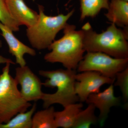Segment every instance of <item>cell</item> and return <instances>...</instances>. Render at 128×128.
<instances>
[{"instance_id":"e0dca14e","label":"cell","mask_w":128,"mask_h":128,"mask_svg":"<svg viewBox=\"0 0 128 128\" xmlns=\"http://www.w3.org/2000/svg\"><path fill=\"white\" fill-rule=\"evenodd\" d=\"M84 110H82L76 118L73 128H89L98 122V118L95 114L96 108L92 104Z\"/></svg>"},{"instance_id":"7402d4cb","label":"cell","mask_w":128,"mask_h":128,"mask_svg":"<svg viewBox=\"0 0 128 128\" xmlns=\"http://www.w3.org/2000/svg\"><path fill=\"white\" fill-rule=\"evenodd\" d=\"M124 0L127 1H128V0Z\"/></svg>"},{"instance_id":"52a82bcc","label":"cell","mask_w":128,"mask_h":128,"mask_svg":"<svg viewBox=\"0 0 128 128\" xmlns=\"http://www.w3.org/2000/svg\"><path fill=\"white\" fill-rule=\"evenodd\" d=\"M75 90L80 102H86L89 95L100 92L103 85L114 84L115 78L105 77L98 72L86 71L76 73Z\"/></svg>"},{"instance_id":"ac0fdd59","label":"cell","mask_w":128,"mask_h":128,"mask_svg":"<svg viewBox=\"0 0 128 128\" xmlns=\"http://www.w3.org/2000/svg\"><path fill=\"white\" fill-rule=\"evenodd\" d=\"M0 22L14 32L19 31L20 25L10 13L5 0H0Z\"/></svg>"},{"instance_id":"8fae6325","label":"cell","mask_w":128,"mask_h":128,"mask_svg":"<svg viewBox=\"0 0 128 128\" xmlns=\"http://www.w3.org/2000/svg\"><path fill=\"white\" fill-rule=\"evenodd\" d=\"M5 2L12 17L20 25L28 28L37 23L39 14L28 7L24 0H5Z\"/></svg>"},{"instance_id":"277c9868","label":"cell","mask_w":128,"mask_h":128,"mask_svg":"<svg viewBox=\"0 0 128 128\" xmlns=\"http://www.w3.org/2000/svg\"><path fill=\"white\" fill-rule=\"evenodd\" d=\"M39 18L37 23L27 28L26 36L33 48L38 50L48 48L54 41L57 34L63 30L69 19L73 16L74 9L67 14L48 16L45 14L44 7L38 6Z\"/></svg>"},{"instance_id":"d6986e66","label":"cell","mask_w":128,"mask_h":128,"mask_svg":"<svg viewBox=\"0 0 128 128\" xmlns=\"http://www.w3.org/2000/svg\"><path fill=\"white\" fill-rule=\"evenodd\" d=\"M114 86L119 87L125 104L124 108L128 109V66L116 75Z\"/></svg>"},{"instance_id":"9a60e30c","label":"cell","mask_w":128,"mask_h":128,"mask_svg":"<svg viewBox=\"0 0 128 128\" xmlns=\"http://www.w3.org/2000/svg\"><path fill=\"white\" fill-rule=\"evenodd\" d=\"M36 108L34 104L28 111L18 113L7 122L0 124V128H32V118Z\"/></svg>"},{"instance_id":"ffe728a7","label":"cell","mask_w":128,"mask_h":128,"mask_svg":"<svg viewBox=\"0 0 128 128\" xmlns=\"http://www.w3.org/2000/svg\"><path fill=\"white\" fill-rule=\"evenodd\" d=\"M7 63H10V64H16V63L12 60L3 57L2 56L0 55V64H6Z\"/></svg>"},{"instance_id":"5b68a950","label":"cell","mask_w":128,"mask_h":128,"mask_svg":"<svg viewBox=\"0 0 128 128\" xmlns=\"http://www.w3.org/2000/svg\"><path fill=\"white\" fill-rule=\"evenodd\" d=\"M11 64L7 63L0 74V124L7 122L18 113L32 106L24 98L17 83L10 74Z\"/></svg>"},{"instance_id":"7a4b0ae2","label":"cell","mask_w":128,"mask_h":128,"mask_svg":"<svg viewBox=\"0 0 128 128\" xmlns=\"http://www.w3.org/2000/svg\"><path fill=\"white\" fill-rule=\"evenodd\" d=\"M63 30V36L51 44L48 48L50 52L45 54L44 59L49 63H60L66 69L76 70L86 52L83 32L68 23Z\"/></svg>"},{"instance_id":"8992f818","label":"cell","mask_w":128,"mask_h":128,"mask_svg":"<svg viewBox=\"0 0 128 128\" xmlns=\"http://www.w3.org/2000/svg\"><path fill=\"white\" fill-rule=\"evenodd\" d=\"M128 66V58H114L101 52H87L78 64L79 72L95 71L108 78H115L118 73Z\"/></svg>"},{"instance_id":"5bb4252c","label":"cell","mask_w":128,"mask_h":128,"mask_svg":"<svg viewBox=\"0 0 128 128\" xmlns=\"http://www.w3.org/2000/svg\"><path fill=\"white\" fill-rule=\"evenodd\" d=\"M80 20L82 21L86 18H94L102 9L108 10L109 0H80Z\"/></svg>"},{"instance_id":"2e32d148","label":"cell","mask_w":128,"mask_h":128,"mask_svg":"<svg viewBox=\"0 0 128 128\" xmlns=\"http://www.w3.org/2000/svg\"><path fill=\"white\" fill-rule=\"evenodd\" d=\"M52 106L38 111L33 114L32 128H56L54 112Z\"/></svg>"},{"instance_id":"6da1fadb","label":"cell","mask_w":128,"mask_h":128,"mask_svg":"<svg viewBox=\"0 0 128 128\" xmlns=\"http://www.w3.org/2000/svg\"><path fill=\"white\" fill-rule=\"evenodd\" d=\"M81 29L85 51L101 52L118 58H128V28H118L112 23L106 30L98 33L87 22Z\"/></svg>"},{"instance_id":"ba28073f","label":"cell","mask_w":128,"mask_h":128,"mask_svg":"<svg viewBox=\"0 0 128 128\" xmlns=\"http://www.w3.org/2000/svg\"><path fill=\"white\" fill-rule=\"evenodd\" d=\"M15 80L20 86L21 94L28 102L41 100L44 92L42 91V82L26 65L16 69Z\"/></svg>"},{"instance_id":"44dd1931","label":"cell","mask_w":128,"mask_h":128,"mask_svg":"<svg viewBox=\"0 0 128 128\" xmlns=\"http://www.w3.org/2000/svg\"><path fill=\"white\" fill-rule=\"evenodd\" d=\"M2 41L0 40V48H2Z\"/></svg>"},{"instance_id":"4fadbf2b","label":"cell","mask_w":128,"mask_h":128,"mask_svg":"<svg viewBox=\"0 0 128 128\" xmlns=\"http://www.w3.org/2000/svg\"><path fill=\"white\" fill-rule=\"evenodd\" d=\"M82 107V102H76L66 106L62 111H55L54 119L56 128H73L77 116Z\"/></svg>"},{"instance_id":"9c48e42d","label":"cell","mask_w":128,"mask_h":128,"mask_svg":"<svg viewBox=\"0 0 128 128\" xmlns=\"http://www.w3.org/2000/svg\"><path fill=\"white\" fill-rule=\"evenodd\" d=\"M86 102L88 104H92L99 110L100 114L98 118L101 127L104 125L111 108L121 104L120 98L114 96L113 84H110L103 92L89 95Z\"/></svg>"},{"instance_id":"7c38bea8","label":"cell","mask_w":128,"mask_h":128,"mask_svg":"<svg viewBox=\"0 0 128 128\" xmlns=\"http://www.w3.org/2000/svg\"><path fill=\"white\" fill-rule=\"evenodd\" d=\"M107 10L104 15L109 22L123 28H128V1L111 0Z\"/></svg>"},{"instance_id":"3957f363","label":"cell","mask_w":128,"mask_h":128,"mask_svg":"<svg viewBox=\"0 0 128 128\" xmlns=\"http://www.w3.org/2000/svg\"><path fill=\"white\" fill-rule=\"evenodd\" d=\"M76 70L67 69L40 70L39 74L47 78L42 82V86L50 88H57L55 93H44L41 100L43 102L44 108L49 107L54 104H59L64 108L79 102L75 90Z\"/></svg>"},{"instance_id":"30bf717a","label":"cell","mask_w":128,"mask_h":128,"mask_svg":"<svg viewBox=\"0 0 128 128\" xmlns=\"http://www.w3.org/2000/svg\"><path fill=\"white\" fill-rule=\"evenodd\" d=\"M0 30L2 35L8 44L9 53L16 58V64L20 66H26V63L24 59V55L27 54L32 56H35V50L19 41L14 36L13 31L1 22Z\"/></svg>"}]
</instances>
